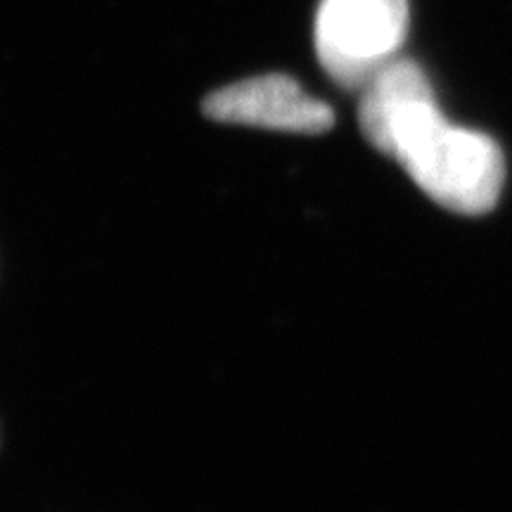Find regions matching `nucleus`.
Returning <instances> with one entry per match:
<instances>
[{"instance_id": "1", "label": "nucleus", "mask_w": 512, "mask_h": 512, "mask_svg": "<svg viewBox=\"0 0 512 512\" xmlns=\"http://www.w3.org/2000/svg\"><path fill=\"white\" fill-rule=\"evenodd\" d=\"M361 91L363 136L394 157L430 200L467 216L496 207L505 181L501 147L444 117L420 64L394 57Z\"/></svg>"}, {"instance_id": "3", "label": "nucleus", "mask_w": 512, "mask_h": 512, "mask_svg": "<svg viewBox=\"0 0 512 512\" xmlns=\"http://www.w3.org/2000/svg\"><path fill=\"white\" fill-rule=\"evenodd\" d=\"M209 119L290 133H325L335 124L328 102L306 93L292 76L264 74L214 91L204 100Z\"/></svg>"}, {"instance_id": "2", "label": "nucleus", "mask_w": 512, "mask_h": 512, "mask_svg": "<svg viewBox=\"0 0 512 512\" xmlns=\"http://www.w3.org/2000/svg\"><path fill=\"white\" fill-rule=\"evenodd\" d=\"M408 0H320L318 60L344 88H363L406 41Z\"/></svg>"}]
</instances>
